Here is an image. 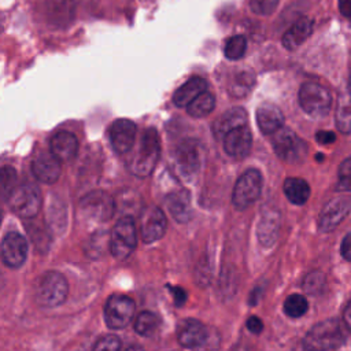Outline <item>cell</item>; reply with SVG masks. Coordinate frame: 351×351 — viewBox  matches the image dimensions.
<instances>
[{
    "instance_id": "cell-2",
    "label": "cell",
    "mask_w": 351,
    "mask_h": 351,
    "mask_svg": "<svg viewBox=\"0 0 351 351\" xmlns=\"http://www.w3.org/2000/svg\"><path fill=\"white\" fill-rule=\"evenodd\" d=\"M160 152V143L158 132L154 128H148L144 130L138 148L130 159L129 170L140 178L148 177L156 166Z\"/></svg>"
},
{
    "instance_id": "cell-26",
    "label": "cell",
    "mask_w": 351,
    "mask_h": 351,
    "mask_svg": "<svg viewBox=\"0 0 351 351\" xmlns=\"http://www.w3.org/2000/svg\"><path fill=\"white\" fill-rule=\"evenodd\" d=\"M204 90H207L206 80H203L202 77H192L174 92L173 101L178 107H186Z\"/></svg>"
},
{
    "instance_id": "cell-12",
    "label": "cell",
    "mask_w": 351,
    "mask_h": 351,
    "mask_svg": "<svg viewBox=\"0 0 351 351\" xmlns=\"http://www.w3.org/2000/svg\"><path fill=\"white\" fill-rule=\"evenodd\" d=\"M166 232V217L156 206H147L140 215V233L144 243L149 244L163 237Z\"/></svg>"
},
{
    "instance_id": "cell-1",
    "label": "cell",
    "mask_w": 351,
    "mask_h": 351,
    "mask_svg": "<svg viewBox=\"0 0 351 351\" xmlns=\"http://www.w3.org/2000/svg\"><path fill=\"white\" fill-rule=\"evenodd\" d=\"M346 341L343 325L336 318H329L315 324L303 339L306 351H330L339 348Z\"/></svg>"
},
{
    "instance_id": "cell-29",
    "label": "cell",
    "mask_w": 351,
    "mask_h": 351,
    "mask_svg": "<svg viewBox=\"0 0 351 351\" xmlns=\"http://www.w3.org/2000/svg\"><path fill=\"white\" fill-rule=\"evenodd\" d=\"M215 107V97L211 92L204 90L186 106V111L193 118H203L211 114Z\"/></svg>"
},
{
    "instance_id": "cell-40",
    "label": "cell",
    "mask_w": 351,
    "mask_h": 351,
    "mask_svg": "<svg viewBox=\"0 0 351 351\" xmlns=\"http://www.w3.org/2000/svg\"><path fill=\"white\" fill-rule=\"evenodd\" d=\"M169 288H170V292L174 298L176 306H182L186 300V292L181 287H169Z\"/></svg>"
},
{
    "instance_id": "cell-39",
    "label": "cell",
    "mask_w": 351,
    "mask_h": 351,
    "mask_svg": "<svg viewBox=\"0 0 351 351\" xmlns=\"http://www.w3.org/2000/svg\"><path fill=\"white\" fill-rule=\"evenodd\" d=\"M340 252H341V256L351 262V233L346 234L344 239L341 240V245H340Z\"/></svg>"
},
{
    "instance_id": "cell-19",
    "label": "cell",
    "mask_w": 351,
    "mask_h": 351,
    "mask_svg": "<svg viewBox=\"0 0 351 351\" xmlns=\"http://www.w3.org/2000/svg\"><path fill=\"white\" fill-rule=\"evenodd\" d=\"M33 176L44 182L53 184L60 176V160L52 154H40L32 162Z\"/></svg>"
},
{
    "instance_id": "cell-10",
    "label": "cell",
    "mask_w": 351,
    "mask_h": 351,
    "mask_svg": "<svg viewBox=\"0 0 351 351\" xmlns=\"http://www.w3.org/2000/svg\"><path fill=\"white\" fill-rule=\"evenodd\" d=\"M273 148L278 158L289 163L300 162L307 154L306 143L299 138L291 129L284 126L274 133Z\"/></svg>"
},
{
    "instance_id": "cell-3",
    "label": "cell",
    "mask_w": 351,
    "mask_h": 351,
    "mask_svg": "<svg viewBox=\"0 0 351 351\" xmlns=\"http://www.w3.org/2000/svg\"><path fill=\"white\" fill-rule=\"evenodd\" d=\"M36 302L43 307H58L67 298V281L59 271H45L41 274L34 285Z\"/></svg>"
},
{
    "instance_id": "cell-13",
    "label": "cell",
    "mask_w": 351,
    "mask_h": 351,
    "mask_svg": "<svg viewBox=\"0 0 351 351\" xmlns=\"http://www.w3.org/2000/svg\"><path fill=\"white\" fill-rule=\"evenodd\" d=\"M351 210V196L339 195L330 199L322 208L318 219V226L321 232L333 230L350 213Z\"/></svg>"
},
{
    "instance_id": "cell-6",
    "label": "cell",
    "mask_w": 351,
    "mask_h": 351,
    "mask_svg": "<svg viewBox=\"0 0 351 351\" xmlns=\"http://www.w3.org/2000/svg\"><path fill=\"white\" fill-rule=\"evenodd\" d=\"M10 208L22 218H34L41 208V193L40 189L32 184L16 185L8 196Z\"/></svg>"
},
{
    "instance_id": "cell-23",
    "label": "cell",
    "mask_w": 351,
    "mask_h": 351,
    "mask_svg": "<svg viewBox=\"0 0 351 351\" xmlns=\"http://www.w3.org/2000/svg\"><path fill=\"white\" fill-rule=\"evenodd\" d=\"M167 210L177 222L185 223L192 218V206L189 195L185 191H176L165 199Z\"/></svg>"
},
{
    "instance_id": "cell-8",
    "label": "cell",
    "mask_w": 351,
    "mask_h": 351,
    "mask_svg": "<svg viewBox=\"0 0 351 351\" xmlns=\"http://www.w3.org/2000/svg\"><path fill=\"white\" fill-rule=\"evenodd\" d=\"M115 210L114 199L104 191H92L80 200V213L88 221L106 222Z\"/></svg>"
},
{
    "instance_id": "cell-9",
    "label": "cell",
    "mask_w": 351,
    "mask_h": 351,
    "mask_svg": "<svg viewBox=\"0 0 351 351\" xmlns=\"http://www.w3.org/2000/svg\"><path fill=\"white\" fill-rule=\"evenodd\" d=\"M204 159L202 144L195 138L181 141L176 149V165L182 177L192 178L197 174Z\"/></svg>"
},
{
    "instance_id": "cell-38",
    "label": "cell",
    "mask_w": 351,
    "mask_h": 351,
    "mask_svg": "<svg viewBox=\"0 0 351 351\" xmlns=\"http://www.w3.org/2000/svg\"><path fill=\"white\" fill-rule=\"evenodd\" d=\"M247 329L254 335H259L263 329V322L261 321V318L252 315L247 319Z\"/></svg>"
},
{
    "instance_id": "cell-32",
    "label": "cell",
    "mask_w": 351,
    "mask_h": 351,
    "mask_svg": "<svg viewBox=\"0 0 351 351\" xmlns=\"http://www.w3.org/2000/svg\"><path fill=\"white\" fill-rule=\"evenodd\" d=\"M245 51H247V40L244 36H240V34L230 37L226 41L225 48H223L225 56L230 60H237V59L243 58Z\"/></svg>"
},
{
    "instance_id": "cell-35",
    "label": "cell",
    "mask_w": 351,
    "mask_h": 351,
    "mask_svg": "<svg viewBox=\"0 0 351 351\" xmlns=\"http://www.w3.org/2000/svg\"><path fill=\"white\" fill-rule=\"evenodd\" d=\"M339 188L351 192V158L344 159L339 167Z\"/></svg>"
},
{
    "instance_id": "cell-37",
    "label": "cell",
    "mask_w": 351,
    "mask_h": 351,
    "mask_svg": "<svg viewBox=\"0 0 351 351\" xmlns=\"http://www.w3.org/2000/svg\"><path fill=\"white\" fill-rule=\"evenodd\" d=\"M121 341L114 335H106L95 344L92 351H119Z\"/></svg>"
},
{
    "instance_id": "cell-18",
    "label": "cell",
    "mask_w": 351,
    "mask_h": 351,
    "mask_svg": "<svg viewBox=\"0 0 351 351\" xmlns=\"http://www.w3.org/2000/svg\"><path fill=\"white\" fill-rule=\"evenodd\" d=\"M252 147V134L244 125L233 129L223 137V148L228 155L233 158H244L250 154Z\"/></svg>"
},
{
    "instance_id": "cell-17",
    "label": "cell",
    "mask_w": 351,
    "mask_h": 351,
    "mask_svg": "<svg viewBox=\"0 0 351 351\" xmlns=\"http://www.w3.org/2000/svg\"><path fill=\"white\" fill-rule=\"evenodd\" d=\"M45 16L52 27H67L75 16V0H45Z\"/></svg>"
},
{
    "instance_id": "cell-14",
    "label": "cell",
    "mask_w": 351,
    "mask_h": 351,
    "mask_svg": "<svg viewBox=\"0 0 351 351\" xmlns=\"http://www.w3.org/2000/svg\"><path fill=\"white\" fill-rule=\"evenodd\" d=\"M27 256V241L18 232H8L1 241V259L11 269L21 267Z\"/></svg>"
},
{
    "instance_id": "cell-30",
    "label": "cell",
    "mask_w": 351,
    "mask_h": 351,
    "mask_svg": "<svg viewBox=\"0 0 351 351\" xmlns=\"http://www.w3.org/2000/svg\"><path fill=\"white\" fill-rule=\"evenodd\" d=\"M160 318L152 311H143L134 321V330L144 337H149L158 332Z\"/></svg>"
},
{
    "instance_id": "cell-33",
    "label": "cell",
    "mask_w": 351,
    "mask_h": 351,
    "mask_svg": "<svg viewBox=\"0 0 351 351\" xmlns=\"http://www.w3.org/2000/svg\"><path fill=\"white\" fill-rule=\"evenodd\" d=\"M324 285H325V276H324L321 271H318V270L310 271V273L304 277V280H303V282H302L303 289H304L307 293H310V295H317V293H319L321 289L324 288Z\"/></svg>"
},
{
    "instance_id": "cell-24",
    "label": "cell",
    "mask_w": 351,
    "mask_h": 351,
    "mask_svg": "<svg viewBox=\"0 0 351 351\" xmlns=\"http://www.w3.org/2000/svg\"><path fill=\"white\" fill-rule=\"evenodd\" d=\"M280 229V214L274 210L265 211L259 219L256 234L258 240L263 247H270L278 234Z\"/></svg>"
},
{
    "instance_id": "cell-44",
    "label": "cell",
    "mask_w": 351,
    "mask_h": 351,
    "mask_svg": "<svg viewBox=\"0 0 351 351\" xmlns=\"http://www.w3.org/2000/svg\"><path fill=\"white\" fill-rule=\"evenodd\" d=\"M125 351H144V348L140 347V346H130Z\"/></svg>"
},
{
    "instance_id": "cell-11",
    "label": "cell",
    "mask_w": 351,
    "mask_h": 351,
    "mask_svg": "<svg viewBox=\"0 0 351 351\" xmlns=\"http://www.w3.org/2000/svg\"><path fill=\"white\" fill-rule=\"evenodd\" d=\"M134 315V302L122 293L111 295L104 307V321L111 329H122Z\"/></svg>"
},
{
    "instance_id": "cell-15",
    "label": "cell",
    "mask_w": 351,
    "mask_h": 351,
    "mask_svg": "<svg viewBox=\"0 0 351 351\" xmlns=\"http://www.w3.org/2000/svg\"><path fill=\"white\" fill-rule=\"evenodd\" d=\"M177 341L185 348H199L208 339L207 328L197 319L186 318L177 328Z\"/></svg>"
},
{
    "instance_id": "cell-31",
    "label": "cell",
    "mask_w": 351,
    "mask_h": 351,
    "mask_svg": "<svg viewBox=\"0 0 351 351\" xmlns=\"http://www.w3.org/2000/svg\"><path fill=\"white\" fill-rule=\"evenodd\" d=\"M308 308V303L304 296L299 293L289 295L284 302V313L291 318H299L306 314Z\"/></svg>"
},
{
    "instance_id": "cell-21",
    "label": "cell",
    "mask_w": 351,
    "mask_h": 351,
    "mask_svg": "<svg viewBox=\"0 0 351 351\" xmlns=\"http://www.w3.org/2000/svg\"><path fill=\"white\" fill-rule=\"evenodd\" d=\"M247 123V112L241 107L226 110L213 125V132L217 138H223L229 132Z\"/></svg>"
},
{
    "instance_id": "cell-5",
    "label": "cell",
    "mask_w": 351,
    "mask_h": 351,
    "mask_svg": "<svg viewBox=\"0 0 351 351\" xmlns=\"http://www.w3.org/2000/svg\"><path fill=\"white\" fill-rule=\"evenodd\" d=\"M137 233L132 217L125 215L117 221L110 234V252L117 259H125L136 247Z\"/></svg>"
},
{
    "instance_id": "cell-4",
    "label": "cell",
    "mask_w": 351,
    "mask_h": 351,
    "mask_svg": "<svg viewBox=\"0 0 351 351\" xmlns=\"http://www.w3.org/2000/svg\"><path fill=\"white\" fill-rule=\"evenodd\" d=\"M299 104L314 118L325 117L332 106L330 92L318 82H304L299 89Z\"/></svg>"
},
{
    "instance_id": "cell-42",
    "label": "cell",
    "mask_w": 351,
    "mask_h": 351,
    "mask_svg": "<svg viewBox=\"0 0 351 351\" xmlns=\"http://www.w3.org/2000/svg\"><path fill=\"white\" fill-rule=\"evenodd\" d=\"M339 10L343 16L351 18V0H339Z\"/></svg>"
},
{
    "instance_id": "cell-25",
    "label": "cell",
    "mask_w": 351,
    "mask_h": 351,
    "mask_svg": "<svg viewBox=\"0 0 351 351\" xmlns=\"http://www.w3.org/2000/svg\"><path fill=\"white\" fill-rule=\"evenodd\" d=\"M313 33V22L310 18L298 19L282 36V45L287 49H296Z\"/></svg>"
},
{
    "instance_id": "cell-41",
    "label": "cell",
    "mask_w": 351,
    "mask_h": 351,
    "mask_svg": "<svg viewBox=\"0 0 351 351\" xmlns=\"http://www.w3.org/2000/svg\"><path fill=\"white\" fill-rule=\"evenodd\" d=\"M315 138L319 144H330L336 140V136L333 132H329V130H319L317 134H315Z\"/></svg>"
},
{
    "instance_id": "cell-27",
    "label": "cell",
    "mask_w": 351,
    "mask_h": 351,
    "mask_svg": "<svg viewBox=\"0 0 351 351\" xmlns=\"http://www.w3.org/2000/svg\"><path fill=\"white\" fill-rule=\"evenodd\" d=\"M335 121L337 129L348 134L351 133V88H346L339 93L335 110Z\"/></svg>"
},
{
    "instance_id": "cell-36",
    "label": "cell",
    "mask_w": 351,
    "mask_h": 351,
    "mask_svg": "<svg viewBox=\"0 0 351 351\" xmlns=\"http://www.w3.org/2000/svg\"><path fill=\"white\" fill-rule=\"evenodd\" d=\"M278 0H250L251 10L258 15H269L277 8Z\"/></svg>"
},
{
    "instance_id": "cell-16",
    "label": "cell",
    "mask_w": 351,
    "mask_h": 351,
    "mask_svg": "<svg viewBox=\"0 0 351 351\" xmlns=\"http://www.w3.org/2000/svg\"><path fill=\"white\" fill-rule=\"evenodd\" d=\"M136 123L130 119L121 118L112 122L110 128V141L118 154H126L134 144Z\"/></svg>"
},
{
    "instance_id": "cell-22",
    "label": "cell",
    "mask_w": 351,
    "mask_h": 351,
    "mask_svg": "<svg viewBox=\"0 0 351 351\" xmlns=\"http://www.w3.org/2000/svg\"><path fill=\"white\" fill-rule=\"evenodd\" d=\"M51 152L60 160V162H67L71 160L78 151V141L77 137L71 132H58L52 138H51Z\"/></svg>"
},
{
    "instance_id": "cell-45",
    "label": "cell",
    "mask_w": 351,
    "mask_h": 351,
    "mask_svg": "<svg viewBox=\"0 0 351 351\" xmlns=\"http://www.w3.org/2000/svg\"><path fill=\"white\" fill-rule=\"evenodd\" d=\"M234 351H248L245 347H237Z\"/></svg>"
},
{
    "instance_id": "cell-20",
    "label": "cell",
    "mask_w": 351,
    "mask_h": 351,
    "mask_svg": "<svg viewBox=\"0 0 351 351\" xmlns=\"http://www.w3.org/2000/svg\"><path fill=\"white\" fill-rule=\"evenodd\" d=\"M256 123L262 133L274 134L284 125V115L281 110L270 103H263L256 110Z\"/></svg>"
},
{
    "instance_id": "cell-46",
    "label": "cell",
    "mask_w": 351,
    "mask_h": 351,
    "mask_svg": "<svg viewBox=\"0 0 351 351\" xmlns=\"http://www.w3.org/2000/svg\"><path fill=\"white\" fill-rule=\"evenodd\" d=\"M348 86L351 88V71H350V81H348Z\"/></svg>"
},
{
    "instance_id": "cell-43",
    "label": "cell",
    "mask_w": 351,
    "mask_h": 351,
    "mask_svg": "<svg viewBox=\"0 0 351 351\" xmlns=\"http://www.w3.org/2000/svg\"><path fill=\"white\" fill-rule=\"evenodd\" d=\"M343 318H344V324H346L347 329L351 332V300L348 302V304H347L346 308H344Z\"/></svg>"
},
{
    "instance_id": "cell-7",
    "label": "cell",
    "mask_w": 351,
    "mask_h": 351,
    "mask_svg": "<svg viewBox=\"0 0 351 351\" xmlns=\"http://www.w3.org/2000/svg\"><path fill=\"white\" fill-rule=\"evenodd\" d=\"M262 174L256 169H248L244 171L232 193V203L237 210H245L248 208L252 203L256 202V199L261 196L262 191Z\"/></svg>"
},
{
    "instance_id": "cell-34",
    "label": "cell",
    "mask_w": 351,
    "mask_h": 351,
    "mask_svg": "<svg viewBox=\"0 0 351 351\" xmlns=\"http://www.w3.org/2000/svg\"><path fill=\"white\" fill-rule=\"evenodd\" d=\"M16 171L11 166H3L1 169V191L5 199H8L10 193L16 186Z\"/></svg>"
},
{
    "instance_id": "cell-28",
    "label": "cell",
    "mask_w": 351,
    "mask_h": 351,
    "mask_svg": "<svg viewBox=\"0 0 351 351\" xmlns=\"http://www.w3.org/2000/svg\"><path fill=\"white\" fill-rule=\"evenodd\" d=\"M284 193L293 204H304L310 197V185L303 178L289 177L284 181Z\"/></svg>"
}]
</instances>
